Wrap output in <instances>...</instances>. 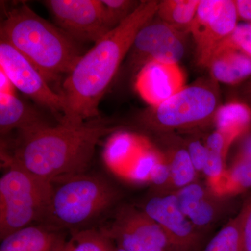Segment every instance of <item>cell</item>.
I'll list each match as a JSON object with an SVG mask.
<instances>
[{
  "label": "cell",
  "instance_id": "9c48e42d",
  "mask_svg": "<svg viewBox=\"0 0 251 251\" xmlns=\"http://www.w3.org/2000/svg\"><path fill=\"white\" fill-rule=\"evenodd\" d=\"M234 0H201L191 25L198 64L207 67L220 44L238 25Z\"/></svg>",
  "mask_w": 251,
  "mask_h": 251
},
{
  "label": "cell",
  "instance_id": "ac0fdd59",
  "mask_svg": "<svg viewBox=\"0 0 251 251\" xmlns=\"http://www.w3.org/2000/svg\"><path fill=\"white\" fill-rule=\"evenodd\" d=\"M144 145L145 143L133 133L117 130L110 135L105 144L104 161L113 171L128 168Z\"/></svg>",
  "mask_w": 251,
  "mask_h": 251
},
{
  "label": "cell",
  "instance_id": "7c38bea8",
  "mask_svg": "<svg viewBox=\"0 0 251 251\" xmlns=\"http://www.w3.org/2000/svg\"><path fill=\"white\" fill-rule=\"evenodd\" d=\"M140 208L161 226L172 242L181 251L197 249L202 233L180 209L175 192L153 193Z\"/></svg>",
  "mask_w": 251,
  "mask_h": 251
},
{
  "label": "cell",
  "instance_id": "d6a6232c",
  "mask_svg": "<svg viewBox=\"0 0 251 251\" xmlns=\"http://www.w3.org/2000/svg\"><path fill=\"white\" fill-rule=\"evenodd\" d=\"M14 87L9 77L0 70V93L14 94Z\"/></svg>",
  "mask_w": 251,
  "mask_h": 251
},
{
  "label": "cell",
  "instance_id": "4316f807",
  "mask_svg": "<svg viewBox=\"0 0 251 251\" xmlns=\"http://www.w3.org/2000/svg\"><path fill=\"white\" fill-rule=\"evenodd\" d=\"M140 1L133 0H101L112 29L128 18L139 6Z\"/></svg>",
  "mask_w": 251,
  "mask_h": 251
},
{
  "label": "cell",
  "instance_id": "7402d4cb",
  "mask_svg": "<svg viewBox=\"0 0 251 251\" xmlns=\"http://www.w3.org/2000/svg\"><path fill=\"white\" fill-rule=\"evenodd\" d=\"M201 0L159 1L156 16L185 34H190Z\"/></svg>",
  "mask_w": 251,
  "mask_h": 251
},
{
  "label": "cell",
  "instance_id": "f546056e",
  "mask_svg": "<svg viewBox=\"0 0 251 251\" xmlns=\"http://www.w3.org/2000/svg\"><path fill=\"white\" fill-rule=\"evenodd\" d=\"M238 216L240 222L243 249L244 251H251V199L244 204Z\"/></svg>",
  "mask_w": 251,
  "mask_h": 251
},
{
  "label": "cell",
  "instance_id": "836d02e7",
  "mask_svg": "<svg viewBox=\"0 0 251 251\" xmlns=\"http://www.w3.org/2000/svg\"><path fill=\"white\" fill-rule=\"evenodd\" d=\"M243 94H244V98L247 101L248 105L251 108V80L244 86Z\"/></svg>",
  "mask_w": 251,
  "mask_h": 251
},
{
  "label": "cell",
  "instance_id": "603a6c76",
  "mask_svg": "<svg viewBox=\"0 0 251 251\" xmlns=\"http://www.w3.org/2000/svg\"><path fill=\"white\" fill-rule=\"evenodd\" d=\"M114 243L100 229L71 231L57 251H115Z\"/></svg>",
  "mask_w": 251,
  "mask_h": 251
},
{
  "label": "cell",
  "instance_id": "e0dca14e",
  "mask_svg": "<svg viewBox=\"0 0 251 251\" xmlns=\"http://www.w3.org/2000/svg\"><path fill=\"white\" fill-rule=\"evenodd\" d=\"M206 67L210 70L214 80L229 85H236L251 75L250 57L222 43L216 49Z\"/></svg>",
  "mask_w": 251,
  "mask_h": 251
},
{
  "label": "cell",
  "instance_id": "ffe728a7",
  "mask_svg": "<svg viewBox=\"0 0 251 251\" xmlns=\"http://www.w3.org/2000/svg\"><path fill=\"white\" fill-rule=\"evenodd\" d=\"M206 158L202 174L213 189L224 181L226 176V158L229 146L233 143L230 138L216 130L205 140Z\"/></svg>",
  "mask_w": 251,
  "mask_h": 251
},
{
  "label": "cell",
  "instance_id": "30bf717a",
  "mask_svg": "<svg viewBox=\"0 0 251 251\" xmlns=\"http://www.w3.org/2000/svg\"><path fill=\"white\" fill-rule=\"evenodd\" d=\"M57 27L75 41L95 44L112 27L101 1L46 0L43 1Z\"/></svg>",
  "mask_w": 251,
  "mask_h": 251
},
{
  "label": "cell",
  "instance_id": "d6986e66",
  "mask_svg": "<svg viewBox=\"0 0 251 251\" xmlns=\"http://www.w3.org/2000/svg\"><path fill=\"white\" fill-rule=\"evenodd\" d=\"M214 120L216 130L234 141L250 130L251 108L240 102L225 104L218 108Z\"/></svg>",
  "mask_w": 251,
  "mask_h": 251
},
{
  "label": "cell",
  "instance_id": "484cf974",
  "mask_svg": "<svg viewBox=\"0 0 251 251\" xmlns=\"http://www.w3.org/2000/svg\"><path fill=\"white\" fill-rule=\"evenodd\" d=\"M226 189L229 192H240L251 188V158H234L226 171Z\"/></svg>",
  "mask_w": 251,
  "mask_h": 251
},
{
  "label": "cell",
  "instance_id": "5bb4252c",
  "mask_svg": "<svg viewBox=\"0 0 251 251\" xmlns=\"http://www.w3.org/2000/svg\"><path fill=\"white\" fill-rule=\"evenodd\" d=\"M175 193L180 209L202 233L224 214L226 204L223 196L209 184L198 180Z\"/></svg>",
  "mask_w": 251,
  "mask_h": 251
},
{
  "label": "cell",
  "instance_id": "7a4b0ae2",
  "mask_svg": "<svg viewBox=\"0 0 251 251\" xmlns=\"http://www.w3.org/2000/svg\"><path fill=\"white\" fill-rule=\"evenodd\" d=\"M117 130L101 117L80 125L47 126L18 133L11 154L3 157L52 184L87 173L99 142Z\"/></svg>",
  "mask_w": 251,
  "mask_h": 251
},
{
  "label": "cell",
  "instance_id": "4fadbf2b",
  "mask_svg": "<svg viewBox=\"0 0 251 251\" xmlns=\"http://www.w3.org/2000/svg\"><path fill=\"white\" fill-rule=\"evenodd\" d=\"M185 75L178 64L151 62L138 72L135 88L150 107L166 101L185 87Z\"/></svg>",
  "mask_w": 251,
  "mask_h": 251
},
{
  "label": "cell",
  "instance_id": "52a82bcc",
  "mask_svg": "<svg viewBox=\"0 0 251 251\" xmlns=\"http://www.w3.org/2000/svg\"><path fill=\"white\" fill-rule=\"evenodd\" d=\"M100 229L126 251H183L141 208L130 204L117 207L108 227Z\"/></svg>",
  "mask_w": 251,
  "mask_h": 251
},
{
  "label": "cell",
  "instance_id": "cb8c5ba5",
  "mask_svg": "<svg viewBox=\"0 0 251 251\" xmlns=\"http://www.w3.org/2000/svg\"><path fill=\"white\" fill-rule=\"evenodd\" d=\"M163 155V153L145 143L127 168V177L133 182H149L151 173Z\"/></svg>",
  "mask_w": 251,
  "mask_h": 251
},
{
  "label": "cell",
  "instance_id": "3957f363",
  "mask_svg": "<svg viewBox=\"0 0 251 251\" xmlns=\"http://www.w3.org/2000/svg\"><path fill=\"white\" fill-rule=\"evenodd\" d=\"M0 36L32 63L48 82L68 75L82 55L77 41L25 3L6 11Z\"/></svg>",
  "mask_w": 251,
  "mask_h": 251
},
{
  "label": "cell",
  "instance_id": "1f68e13d",
  "mask_svg": "<svg viewBox=\"0 0 251 251\" xmlns=\"http://www.w3.org/2000/svg\"><path fill=\"white\" fill-rule=\"evenodd\" d=\"M238 146L235 158H251V131L250 130L242 135Z\"/></svg>",
  "mask_w": 251,
  "mask_h": 251
},
{
  "label": "cell",
  "instance_id": "4dcf8cb0",
  "mask_svg": "<svg viewBox=\"0 0 251 251\" xmlns=\"http://www.w3.org/2000/svg\"><path fill=\"white\" fill-rule=\"evenodd\" d=\"M239 19L251 24V0H234Z\"/></svg>",
  "mask_w": 251,
  "mask_h": 251
},
{
  "label": "cell",
  "instance_id": "f1b7e54d",
  "mask_svg": "<svg viewBox=\"0 0 251 251\" xmlns=\"http://www.w3.org/2000/svg\"><path fill=\"white\" fill-rule=\"evenodd\" d=\"M185 143L195 169L198 173H202L206 158L205 142L200 138H190Z\"/></svg>",
  "mask_w": 251,
  "mask_h": 251
},
{
  "label": "cell",
  "instance_id": "ba28073f",
  "mask_svg": "<svg viewBox=\"0 0 251 251\" xmlns=\"http://www.w3.org/2000/svg\"><path fill=\"white\" fill-rule=\"evenodd\" d=\"M0 68L16 88L48 109L57 124L62 123L64 112L62 96L51 89L32 63L4 40H0Z\"/></svg>",
  "mask_w": 251,
  "mask_h": 251
},
{
  "label": "cell",
  "instance_id": "9a60e30c",
  "mask_svg": "<svg viewBox=\"0 0 251 251\" xmlns=\"http://www.w3.org/2000/svg\"><path fill=\"white\" fill-rule=\"evenodd\" d=\"M64 231L49 225H30L1 239L0 251H57L65 241Z\"/></svg>",
  "mask_w": 251,
  "mask_h": 251
},
{
  "label": "cell",
  "instance_id": "8fae6325",
  "mask_svg": "<svg viewBox=\"0 0 251 251\" xmlns=\"http://www.w3.org/2000/svg\"><path fill=\"white\" fill-rule=\"evenodd\" d=\"M154 17L138 31L128 53V64L138 72L149 62L178 64L185 54L188 34Z\"/></svg>",
  "mask_w": 251,
  "mask_h": 251
},
{
  "label": "cell",
  "instance_id": "5b68a950",
  "mask_svg": "<svg viewBox=\"0 0 251 251\" xmlns=\"http://www.w3.org/2000/svg\"><path fill=\"white\" fill-rule=\"evenodd\" d=\"M0 179V239L32 225L44 224L52 184L21 167L7 164Z\"/></svg>",
  "mask_w": 251,
  "mask_h": 251
},
{
  "label": "cell",
  "instance_id": "8992f818",
  "mask_svg": "<svg viewBox=\"0 0 251 251\" xmlns=\"http://www.w3.org/2000/svg\"><path fill=\"white\" fill-rule=\"evenodd\" d=\"M220 94L214 79L197 81L140 115V122L158 134L193 129L214 120L219 108Z\"/></svg>",
  "mask_w": 251,
  "mask_h": 251
},
{
  "label": "cell",
  "instance_id": "44dd1931",
  "mask_svg": "<svg viewBox=\"0 0 251 251\" xmlns=\"http://www.w3.org/2000/svg\"><path fill=\"white\" fill-rule=\"evenodd\" d=\"M168 143L166 152L163 153L171 169L172 188L175 192L198 181V173L193 166L185 141L176 139L171 144L170 141Z\"/></svg>",
  "mask_w": 251,
  "mask_h": 251
},
{
  "label": "cell",
  "instance_id": "d4e9b609",
  "mask_svg": "<svg viewBox=\"0 0 251 251\" xmlns=\"http://www.w3.org/2000/svg\"><path fill=\"white\" fill-rule=\"evenodd\" d=\"M200 251H244L239 216L231 219Z\"/></svg>",
  "mask_w": 251,
  "mask_h": 251
},
{
  "label": "cell",
  "instance_id": "277c9868",
  "mask_svg": "<svg viewBox=\"0 0 251 251\" xmlns=\"http://www.w3.org/2000/svg\"><path fill=\"white\" fill-rule=\"evenodd\" d=\"M120 198L118 188L100 175H74L52 184L44 224L70 232L87 228L113 209Z\"/></svg>",
  "mask_w": 251,
  "mask_h": 251
},
{
  "label": "cell",
  "instance_id": "e575fe53",
  "mask_svg": "<svg viewBox=\"0 0 251 251\" xmlns=\"http://www.w3.org/2000/svg\"><path fill=\"white\" fill-rule=\"evenodd\" d=\"M115 251H126L123 250V249H120V248L115 247Z\"/></svg>",
  "mask_w": 251,
  "mask_h": 251
},
{
  "label": "cell",
  "instance_id": "83f0119b",
  "mask_svg": "<svg viewBox=\"0 0 251 251\" xmlns=\"http://www.w3.org/2000/svg\"><path fill=\"white\" fill-rule=\"evenodd\" d=\"M222 44L242 51L251 59V24H238L230 35Z\"/></svg>",
  "mask_w": 251,
  "mask_h": 251
},
{
  "label": "cell",
  "instance_id": "2e32d148",
  "mask_svg": "<svg viewBox=\"0 0 251 251\" xmlns=\"http://www.w3.org/2000/svg\"><path fill=\"white\" fill-rule=\"evenodd\" d=\"M40 112L18 98L15 94L0 93L1 136L12 131H29L50 126Z\"/></svg>",
  "mask_w": 251,
  "mask_h": 251
},
{
  "label": "cell",
  "instance_id": "6da1fadb",
  "mask_svg": "<svg viewBox=\"0 0 251 251\" xmlns=\"http://www.w3.org/2000/svg\"><path fill=\"white\" fill-rule=\"evenodd\" d=\"M159 1H140L137 9L119 25L82 54L63 82L64 105L61 124L80 125L100 117V100L129 53L140 29L156 16Z\"/></svg>",
  "mask_w": 251,
  "mask_h": 251
}]
</instances>
